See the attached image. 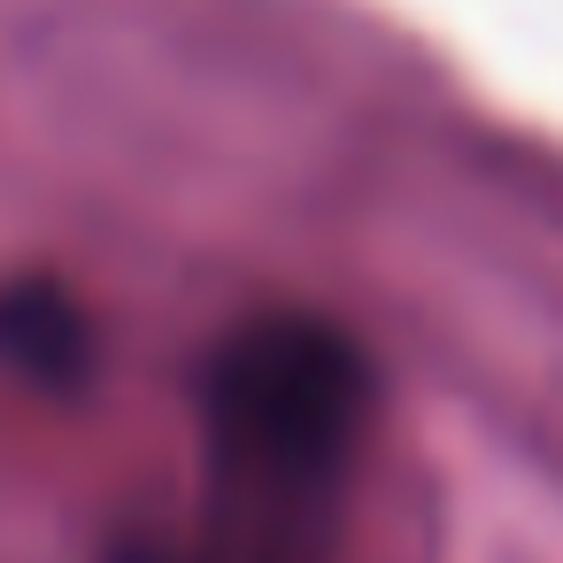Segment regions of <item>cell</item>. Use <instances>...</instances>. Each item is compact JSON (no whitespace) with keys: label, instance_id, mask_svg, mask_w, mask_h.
<instances>
[{"label":"cell","instance_id":"6da1fadb","mask_svg":"<svg viewBox=\"0 0 563 563\" xmlns=\"http://www.w3.org/2000/svg\"><path fill=\"white\" fill-rule=\"evenodd\" d=\"M371 409L355 332L309 309L232 324L194 394V509L155 563H332Z\"/></svg>","mask_w":563,"mask_h":563},{"label":"cell","instance_id":"7a4b0ae2","mask_svg":"<svg viewBox=\"0 0 563 563\" xmlns=\"http://www.w3.org/2000/svg\"><path fill=\"white\" fill-rule=\"evenodd\" d=\"M0 371L70 394L93 371V332L63 286H0Z\"/></svg>","mask_w":563,"mask_h":563}]
</instances>
